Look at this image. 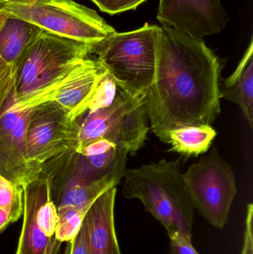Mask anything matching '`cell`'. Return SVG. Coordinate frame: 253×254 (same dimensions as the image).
Wrapping results in <instances>:
<instances>
[{
    "mask_svg": "<svg viewBox=\"0 0 253 254\" xmlns=\"http://www.w3.org/2000/svg\"><path fill=\"white\" fill-rule=\"evenodd\" d=\"M219 58L203 39L160 26L154 80L146 93L150 128L161 141L178 127L210 125L221 114Z\"/></svg>",
    "mask_w": 253,
    "mask_h": 254,
    "instance_id": "1",
    "label": "cell"
},
{
    "mask_svg": "<svg viewBox=\"0 0 253 254\" xmlns=\"http://www.w3.org/2000/svg\"><path fill=\"white\" fill-rule=\"evenodd\" d=\"M123 195L138 199L158 221L168 235L179 234L191 240L194 207L187 195L177 161L161 159L126 170Z\"/></svg>",
    "mask_w": 253,
    "mask_h": 254,
    "instance_id": "2",
    "label": "cell"
},
{
    "mask_svg": "<svg viewBox=\"0 0 253 254\" xmlns=\"http://www.w3.org/2000/svg\"><path fill=\"white\" fill-rule=\"evenodd\" d=\"M96 45L44 31L25 49L15 65L13 110H31L34 101L65 78Z\"/></svg>",
    "mask_w": 253,
    "mask_h": 254,
    "instance_id": "3",
    "label": "cell"
},
{
    "mask_svg": "<svg viewBox=\"0 0 253 254\" xmlns=\"http://www.w3.org/2000/svg\"><path fill=\"white\" fill-rule=\"evenodd\" d=\"M159 34L160 26L148 25L129 32H116L97 44L93 55L119 87L144 95L154 80Z\"/></svg>",
    "mask_w": 253,
    "mask_h": 254,
    "instance_id": "4",
    "label": "cell"
},
{
    "mask_svg": "<svg viewBox=\"0 0 253 254\" xmlns=\"http://www.w3.org/2000/svg\"><path fill=\"white\" fill-rule=\"evenodd\" d=\"M0 9L53 33L97 45L117 32L95 10L73 0H1Z\"/></svg>",
    "mask_w": 253,
    "mask_h": 254,
    "instance_id": "5",
    "label": "cell"
},
{
    "mask_svg": "<svg viewBox=\"0 0 253 254\" xmlns=\"http://www.w3.org/2000/svg\"><path fill=\"white\" fill-rule=\"evenodd\" d=\"M145 98L146 94L134 95L118 86L111 104L86 112L78 119L77 146L103 138L135 155L145 145L150 128Z\"/></svg>",
    "mask_w": 253,
    "mask_h": 254,
    "instance_id": "6",
    "label": "cell"
},
{
    "mask_svg": "<svg viewBox=\"0 0 253 254\" xmlns=\"http://www.w3.org/2000/svg\"><path fill=\"white\" fill-rule=\"evenodd\" d=\"M40 176L47 180L50 198L56 210H89L94 201L123 178L92 168L75 149H68L42 166Z\"/></svg>",
    "mask_w": 253,
    "mask_h": 254,
    "instance_id": "7",
    "label": "cell"
},
{
    "mask_svg": "<svg viewBox=\"0 0 253 254\" xmlns=\"http://www.w3.org/2000/svg\"><path fill=\"white\" fill-rule=\"evenodd\" d=\"M182 179L194 208L212 226L224 228L238 190L234 172L218 151L191 164Z\"/></svg>",
    "mask_w": 253,
    "mask_h": 254,
    "instance_id": "8",
    "label": "cell"
},
{
    "mask_svg": "<svg viewBox=\"0 0 253 254\" xmlns=\"http://www.w3.org/2000/svg\"><path fill=\"white\" fill-rule=\"evenodd\" d=\"M79 122L68 110L51 101L32 109L26 130L30 161L42 169L56 155L75 149L79 140Z\"/></svg>",
    "mask_w": 253,
    "mask_h": 254,
    "instance_id": "9",
    "label": "cell"
},
{
    "mask_svg": "<svg viewBox=\"0 0 253 254\" xmlns=\"http://www.w3.org/2000/svg\"><path fill=\"white\" fill-rule=\"evenodd\" d=\"M15 89L0 112V176L25 187L38 179L42 169L30 161L27 152L26 130L31 110L12 108Z\"/></svg>",
    "mask_w": 253,
    "mask_h": 254,
    "instance_id": "10",
    "label": "cell"
},
{
    "mask_svg": "<svg viewBox=\"0 0 253 254\" xmlns=\"http://www.w3.org/2000/svg\"><path fill=\"white\" fill-rule=\"evenodd\" d=\"M157 19L198 39L219 34L229 22L220 0H160Z\"/></svg>",
    "mask_w": 253,
    "mask_h": 254,
    "instance_id": "11",
    "label": "cell"
},
{
    "mask_svg": "<svg viewBox=\"0 0 253 254\" xmlns=\"http://www.w3.org/2000/svg\"><path fill=\"white\" fill-rule=\"evenodd\" d=\"M106 68L96 58H86L65 78L37 98L31 109L46 102L57 103L78 120L86 111L88 102L95 93Z\"/></svg>",
    "mask_w": 253,
    "mask_h": 254,
    "instance_id": "12",
    "label": "cell"
},
{
    "mask_svg": "<svg viewBox=\"0 0 253 254\" xmlns=\"http://www.w3.org/2000/svg\"><path fill=\"white\" fill-rule=\"evenodd\" d=\"M48 185L45 178L23 187V219L15 254H58L62 243L56 237H49L37 225V212L42 193Z\"/></svg>",
    "mask_w": 253,
    "mask_h": 254,
    "instance_id": "13",
    "label": "cell"
},
{
    "mask_svg": "<svg viewBox=\"0 0 253 254\" xmlns=\"http://www.w3.org/2000/svg\"><path fill=\"white\" fill-rule=\"evenodd\" d=\"M117 187L100 195L86 213L89 229V254H120L114 225Z\"/></svg>",
    "mask_w": 253,
    "mask_h": 254,
    "instance_id": "14",
    "label": "cell"
},
{
    "mask_svg": "<svg viewBox=\"0 0 253 254\" xmlns=\"http://www.w3.org/2000/svg\"><path fill=\"white\" fill-rule=\"evenodd\" d=\"M44 30L0 9V57L14 68L25 49Z\"/></svg>",
    "mask_w": 253,
    "mask_h": 254,
    "instance_id": "15",
    "label": "cell"
},
{
    "mask_svg": "<svg viewBox=\"0 0 253 254\" xmlns=\"http://www.w3.org/2000/svg\"><path fill=\"white\" fill-rule=\"evenodd\" d=\"M220 96L237 104L253 128V40L234 72L224 80Z\"/></svg>",
    "mask_w": 253,
    "mask_h": 254,
    "instance_id": "16",
    "label": "cell"
},
{
    "mask_svg": "<svg viewBox=\"0 0 253 254\" xmlns=\"http://www.w3.org/2000/svg\"><path fill=\"white\" fill-rule=\"evenodd\" d=\"M75 149L97 171L122 178L124 176L129 154L112 142L106 139H95L78 145Z\"/></svg>",
    "mask_w": 253,
    "mask_h": 254,
    "instance_id": "17",
    "label": "cell"
},
{
    "mask_svg": "<svg viewBox=\"0 0 253 254\" xmlns=\"http://www.w3.org/2000/svg\"><path fill=\"white\" fill-rule=\"evenodd\" d=\"M216 131L210 125H191L170 130L167 134V143L171 150L187 156H198L207 152Z\"/></svg>",
    "mask_w": 253,
    "mask_h": 254,
    "instance_id": "18",
    "label": "cell"
},
{
    "mask_svg": "<svg viewBox=\"0 0 253 254\" xmlns=\"http://www.w3.org/2000/svg\"><path fill=\"white\" fill-rule=\"evenodd\" d=\"M88 210L72 207L58 210L59 219L55 232L56 240L62 243L73 240L80 231Z\"/></svg>",
    "mask_w": 253,
    "mask_h": 254,
    "instance_id": "19",
    "label": "cell"
},
{
    "mask_svg": "<svg viewBox=\"0 0 253 254\" xmlns=\"http://www.w3.org/2000/svg\"><path fill=\"white\" fill-rule=\"evenodd\" d=\"M0 210L18 221L23 213V188L0 176Z\"/></svg>",
    "mask_w": 253,
    "mask_h": 254,
    "instance_id": "20",
    "label": "cell"
},
{
    "mask_svg": "<svg viewBox=\"0 0 253 254\" xmlns=\"http://www.w3.org/2000/svg\"><path fill=\"white\" fill-rule=\"evenodd\" d=\"M14 68L0 57V112L15 89Z\"/></svg>",
    "mask_w": 253,
    "mask_h": 254,
    "instance_id": "21",
    "label": "cell"
},
{
    "mask_svg": "<svg viewBox=\"0 0 253 254\" xmlns=\"http://www.w3.org/2000/svg\"><path fill=\"white\" fill-rule=\"evenodd\" d=\"M101 11L114 15L136 9L147 0H91Z\"/></svg>",
    "mask_w": 253,
    "mask_h": 254,
    "instance_id": "22",
    "label": "cell"
},
{
    "mask_svg": "<svg viewBox=\"0 0 253 254\" xmlns=\"http://www.w3.org/2000/svg\"><path fill=\"white\" fill-rule=\"evenodd\" d=\"M67 243L63 254H89V229L86 219L83 220L78 234Z\"/></svg>",
    "mask_w": 253,
    "mask_h": 254,
    "instance_id": "23",
    "label": "cell"
},
{
    "mask_svg": "<svg viewBox=\"0 0 253 254\" xmlns=\"http://www.w3.org/2000/svg\"><path fill=\"white\" fill-rule=\"evenodd\" d=\"M169 236V249L168 254H200L193 247L191 240L184 238L179 234Z\"/></svg>",
    "mask_w": 253,
    "mask_h": 254,
    "instance_id": "24",
    "label": "cell"
},
{
    "mask_svg": "<svg viewBox=\"0 0 253 254\" xmlns=\"http://www.w3.org/2000/svg\"><path fill=\"white\" fill-rule=\"evenodd\" d=\"M241 254H253V205L248 207L244 246Z\"/></svg>",
    "mask_w": 253,
    "mask_h": 254,
    "instance_id": "25",
    "label": "cell"
},
{
    "mask_svg": "<svg viewBox=\"0 0 253 254\" xmlns=\"http://www.w3.org/2000/svg\"><path fill=\"white\" fill-rule=\"evenodd\" d=\"M16 222V219L10 213L0 210V234H1L10 224Z\"/></svg>",
    "mask_w": 253,
    "mask_h": 254,
    "instance_id": "26",
    "label": "cell"
},
{
    "mask_svg": "<svg viewBox=\"0 0 253 254\" xmlns=\"http://www.w3.org/2000/svg\"><path fill=\"white\" fill-rule=\"evenodd\" d=\"M0 1H1V0H0Z\"/></svg>",
    "mask_w": 253,
    "mask_h": 254,
    "instance_id": "27",
    "label": "cell"
},
{
    "mask_svg": "<svg viewBox=\"0 0 253 254\" xmlns=\"http://www.w3.org/2000/svg\"></svg>",
    "mask_w": 253,
    "mask_h": 254,
    "instance_id": "28",
    "label": "cell"
}]
</instances>
